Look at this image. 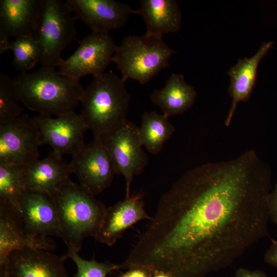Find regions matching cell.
I'll return each mask as SVG.
<instances>
[{
  "instance_id": "1",
  "label": "cell",
  "mask_w": 277,
  "mask_h": 277,
  "mask_svg": "<svg viewBox=\"0 0 277 277\" xmlns=\"http://www.w3.org/2000/svg\"><path fill=\"white\" fill-rule=\"evenodd\" d=\"M270 167L254 150L185 172L162 195L124 262L172 277H206L268 235Z\"/></svg>"
},
{
  "instance_id": "2",
  "label": "cell",
  "mask_w": 277,
  "mask_h": 277,
  "mask_svg": "<svg viewBox=\"0 0 277 277\" xmlns=\"http://www.w3.org/2000/svg\"><path fill=\"white\" fill-rule=\"evenodd\" d=\"M13 83L19 101L29 110L55 116L74 112L85 90L80 80L42 67L19 73Z\"/></svg>"
},
{
  "instance_id": "3",
  "label": "cell",
  "mask_w": 277,
  "mask_h": 277,
  "mask_svg": "<svg viewBox=\"0 0 277 277\" xmlns=\"http://www.w3.org/2000/svg\"><path fill=\"white\" fill-rule=\"evenodd\" d=\"M49 194L57 209L59 237L68 250L78 252L86 238H95L107 207L95 195L71 180Z\"/></svg>"
},
{
  "instance_id": "4",
  "label": "cell",
  "mask_w": 277,
  "mask_h": 277,
  "mask_svg": "<svg viewBox=\"0 0 277 277\" xmlns=\"http://www.w3.org/2000/svg\"><path fill=\"white\" fill-rule=\"evenodd\" d=\"M130 98L126 81L121 77L105 72L93 76L81 98L80 114L94 138L114 131L126 122Z\"/></svg>"
},
{
  "instance_id": "5",
  "label": "cell",
  "mask_w": 277,
  "mask_h": 277,
  "mask_svg": "<svg viewBox=\"0 0 277 277\" xmlns=\"http://www.w3.org/2000/svg\"><path fill=\"white\" fill-rule=\"evenodd\" d=\"M175 52L163 38L146 34L130 35L117 46L112 62L125 81L132 79L143 85L168 67Z\"/></svg>"
},
{
  "instance_id": "6",
  "label": "cell",
  "mask_w": 277,
  "mask_h": 277,
  "mask_svg": "<svg viewBox=\"0 0 277 277\" xmlns=\"http://www.w3.org/2000/svg\"><path fill=\"white\" fill-rule=\"evenodd\" d=\"M71 13L65 2L43 0L33 34L41 49L42 67H57L62 51L75 38L77 19Z\"/></svg>"
},
{
  "instance_id": "7",
  "label": "cell",
  "mask_w": 277,
  "mask_h": 277,
  "mask_svg": "<svg viewBox=\"0 0 277 277\" xmlns=\"http://www.w3.org/2000/svg\"><path fill=\"white\" fill-rule=\"evenodd\" d=\"M99 138L110 156L116 174L124 177L125 197H129L133 177L144 172L148 161L142 149L138 127L127 120L119 128Z\"/></svg>"
},
{
  "instance_id": "8",
  "label": "cell",
  "mask_w": 277,
  "mask_h": 277,
  "mask_svg": "<svg viewBox=\"0 0 277 277\" xmlns=\"http://www.w3.org/2000/svg\"><path fill=\"white\" fill-rule=\"evenodd\" d=\"M42 145L34 120L26 113L0 125V164L25 167L39 159Z\"/></svg>"
},
{
  "instance_id": "9",
  "label": "cell",
  "mask_w": 277,
  "mask_h": 277,
  "mask_svg": "<svg viewBox=\"0 0 277 277\" xmlns=\"http://www.w3.org/2000/svg\"><path fill=\"white\" fill-rule=\"evenodd\" d=\"M117 46L108 32L92 31L80 42L75 52L58 65L59 71L80 80L99 75L112 62Z\"/></svg>"
},
{
  "instance_id": "10",
  "label": "cell",
  "mask_w": 277,
  "mask_h": 277,
  "mask_svg": "<svg viewBox=\"0 0 277 277\" xmlns=\"http://www.w3.org/2000/svg\"><path fill=\"white\" fill-rule=\"evenodd\" d=\"M69 164L79 185L95 196L111 185L116 174L110 156L99 137L93 138L72 155Z\"/></svg>"
},
{
  "instance_id": "11",
  "label": "cell",
  "mask_w": 277,
  "mask_h": 277,
  "mask_svg": "<svg viewBox=\"0 0 277 277\" xmlns=\"http://www.w3.org/2000/svg\"><path fill=\"white\" fill-rule=\"evenodd\" d=\"M33 118L40 132L42 144L50 145L62 156H72L85 146L84 133L88 129L80 114L73 112L55 117L39 114Z\"/></svg>"
},
{
  "instance_id": "12",
  "label": "cell",
  "mask_w": 277,
  "mask_h": 277,
  "mask_svg": "<svg viewBox=\"0 0 277 277\" xmlns=\"http://www.w3.org/2000/svg\"><path fill=\"white\" fill-rule=\"evenodd\" d=\"M21 214L27 234L52 249L50 236L59 237L57 209L50 194L26 190L19 202Z\"/></svg>"
},
{
  "instance_id": "13",
  "label": "cell",
  "mask_w": 277,
  "mask_h": 277,
  "mask_svg": "<svg viewBox=\"0 0 277 277\" xmlns=\"http://www.w3.org/2000/svg\"><path fill=\"white\" fill-rule=\"evenodd\" d=\"M65 255L58 256L51 251L25 247L12 251L0 277H70L65 268Z\"/></svg>"
},
{
  "instance_id": "14",
  "label": "cell",
  "mask_w": 277,
  "mask_h": 277,
  "mask_svg": "<svg viewBox=\"0 0 277 277\" xmlns=\"http://www.w3.org/2000/svg\"><path fill=\"white\" fill-rule=\"evenodd\" d=\"M71 12L92 31L108 32L122 28L133 10L114 0H66Z\"/></svg>"
},
{
  "instance_id": "15",
  "label": "cell",
  "mask_w": 277,
  "mask_h": 277,
  "mask_svg": "<svg viewBox=\"0 0 277 277\" xmlns=\"http://www.w3.org/2000/svg\"><path fill=\"white\" fill-rule=\"evenodd\" d=\"M142 193L130 195L107 208L103 222L95 239L109 246H113L124 232L138 222L151 220L144 208Z\"/></svg>"
},
{
  "instance_id": "16",
  "label": "cell",
  "mask_w": 277,
  "mask_h": 277,
  "mask_svg": "<svg viewBox=\"0 0 277 277\" xmlns=\"http://www.w3.org/2000/svg\"><path fill=\"white\" fill-rule=\"evenodd\" d=\"M273 44L272 41L263 43L251 57L239 59L227 72L230 78L228 93L232 98L231 107L225 121L230 125L238 104L246 102L250 97L258 76V68L261 61L268 53Z\"/></svg>"
},
{
  "instance_id": "17",
  "label": "cell",
  "mask_w": 277,
  "mask_h": 277,
  "mask_svg": "<svg viewBox=\"0 0 277 277\" xmlns=\"http://www.w3.org/2000/svg\"><path fill=\"white\" fill-rule=\"evenodd\" d=\"M43 0H1L0 37L34 34Z\"/></svg>"
},
{
  "instance_id": "18",
  "label": "cell",
  "mask_w": 277,
  "mask_h": 277,
  "mask_svg": "<svg viewBox=\"0 0 277 277\" xmlns=\"http://www.w3.org/2000/svg\"><path fill=\"white\" fill-rule=\"evenodd\" d=\"M62 157L52 151L45 158L38 159L25 166L26 190L50 194L70 181L71 170Z\"/></svg>"
},
{
  "instance_id": "19",
  "label": "cell",
  "mask_w": 277,
  "mask_h": 277,
  "mask_svg": "<svg viewBox=\"0 0 277 277\" xmlns=\"http://www.w3.org/2000/svg\"><path fill=\"white\" fill-rule=\"evenodd\" d=\"M25 247L52 250L27 234L20 211L16 208L0 202V267L4 266L12 251Z\"/></svg>"
},
{
  "instance_id": "20",
  "label": "cell",
  "mask_w": 277,
  "mask_h": 277,
  "mask_svg": "<svg viewBox=\"0 0 277 277\" xmlns=\"http://www.w3.org/2000/svg\"><path fill=\"white\" fill-rule=\"evenodd\" d=\"M146 25V34L163 38L166 33L179 31L182 20L180 7L175 0H142L138 10Z\"/></svg>"
},
{
  "instance_id": "21",
  "label": "cell",
  "mask_w": 277,
  "mask_h": 277,
  "mask_svg": "<svg viewBox=\"0 0 277 277\" xmlns=\"http://www.w3.org/2000/svg\"><path fill=\"white\" fill-rule=\"evenodd\" d=\"M197 92L187 84L181 74L173 73L160 89L155 90L150 100L159 106L167 117L181 114L190 109L195 102Z\"/></svg>"
},
{
  "instance_id": "22",
  "label": "cell",
  "mask_w": 277,
  "mask_h": 277,
  "mask_svg": "<svg viewBox=\"0 0 277 277\" xmlns=\"http://www.w3.org/2000/svg\"><path fill=\"white\" fill-rule=\"evenodd\" d=\"M175 131L168 117L152 111L145 112L142 117L138 133L143 146L152 154L156 155L162 150L164 143Z\"/></svg>"
},
{
  "instance_id": "23",
  "label": "cell",
  "mask_w": 277,
  "mask_h": 277,
  "mask_svg": "<svg viewBox=\"0 0 277 277\" xmlns=\"http://www.w3.org/2000/svg\"><path fill=\"white\" fill-rule=\"evenodd\" d=\"M24 168L11 164H0V202L10 204L20 211L19 202L26 190Z\"/></svg>"
},
{
  "instance_id": "24",
  "label": "cell",
  "mask_w": 277,
  "mask_h": 277,
  "mask_svg": "<svg viewBox=\"0 0 277 277\" xmlns=\"http://www.w3.org/2000/svg\"><path fill=\"white\" fill-rule=\"evenodd\" d=\"M9 50L13 54L12 65L20 73L28 72L41 60V47L33 34L15 38Z\"/></svg>"
},
{
  "instance_id": "25",
  "label": "cell",
  "mask_w": 277,
  "mask_h": 277,
  "mask_svg": "<svg viewBox=\"0 0 277 277\" xmlns=\"http://www.w3.org/2000/svg\"><path fill=\"white\" fill-rule=\"evenodd\" d=\"M12 79L4 73L0 74V125L11 122L22 115V108L19 104Z\"/></svg>"
},
{
  "instance_id": "26",
  "label": "cell",
  "mask_w": 277,
  "mask_h": 277,
  "mask_svg": "<svg viewBox=\"0 0 277 277\" xmlns=\"http://www.w3.org/2000/svg\"><path fill=\"white\" fill-rule=\"evenodd\" d=\"M66 255L72 260L76 266L77 271L73 277H107L121 268V265L109 261L98 262L94 256L90 260L84 259L78 252L71 250H68Z\"/></svg>"
},
{
  "instance_id": "27",
  "label": "cell",
  "mask_w": 277,
  "mask_h": 277,
  "mask_svg": "<svg viewBox=\"0 0 277 277\" xmlns=\"http://www.w3.org/2000/svg\"><path fill=\"white\" fill-rule=\"evenodd\" d=\"M267 207L269 219L277 225V183L268 195Z\"/></svg>"
},
{
  "instance_id": "28",
  "label": "cell",
  "mask_w": 277,
  "mask_h": 277,
  "mask_svg": "<svg viewBox=\"0 0 277 277\" xmlns=\"http://www.w3.org/2000/svg\"><path fill=\"white\" fill-rule=\"evenodd\" d=\"M154 270L144 266H136L121 272L118 277H152Z\"/></svg>"
},
{
  "instance_id": "29",
  "label": "cell",
  "mask_w": 277,
  "mask_h": 277,
  "mask_svg": "<svg viewBox=\"0 0 277 277\" xmlns=\"http://www.w3.org/2000/svg\"><path fill=\"white\" fill-rule=\"evenodd\" d=\"M264 259L266 263L277 268V240L272 241L265 254Z\"/></svg>"
},
{
  "instance_id": "30",
  "label": "cell",
  "mask_w": 277,
  "mask_h": 277,
  "mask_svg": "<svg viewBox=\"0 0 277 277\" xmlns=\"http://www.w3.org/2000/svg\"><path fill=\"white\" fill-rule=\"evenodd\" d=\"M233 277H267V276L261 270L241 267L236 270Z\"/></svg>"
},
{
  "instance_id": "31",
  "label": "cell",
  "mask_w": 277,
  "mask_h": 277,
  "mask_svg": "<svg viewBox=\"0 0 277 277\" xmlns=\"http://www.w3.org/2000/svg\"><path fill=\"white\" fill-rule=\"evenodd\" d=\"M152 277H172L169 274L163 271L154 270Z\"/></svg>"
}]
</instances>
